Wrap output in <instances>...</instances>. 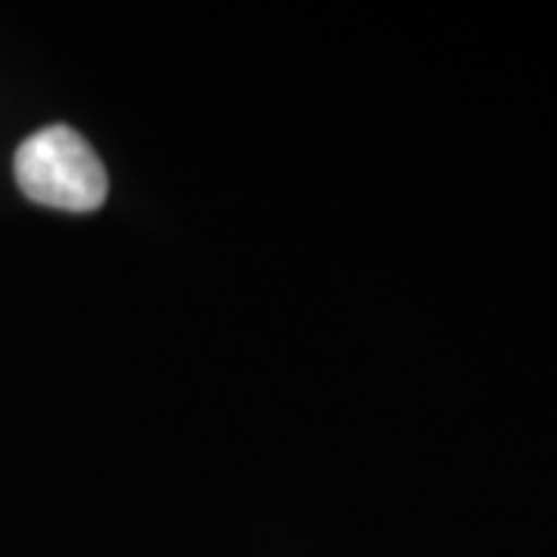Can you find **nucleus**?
Returning a JSON list of instances; mask_svg holds the SVG:
<instances>
[{
	"label": "nucleus",
	"mask_w": 557,
	"mask_h": 557,
	"mask_svg": "<svg viewBox=\"0 0 557 557\" xmlns=\"http://www.w3.org/2000/svg\"><path fill=\"white\" fill-rule=\"evenodd\" d=\"M20 189L60 211H97L109 196V177L94 146L78 131L53 124L25 139L13 161Z\"/></svg>",
	"instance_id": "obj_1"
}]
</instances>
